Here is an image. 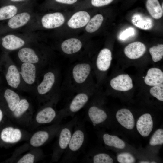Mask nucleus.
I'll list each match as a JSON object with an SVG mask.
<instances>
[{
    "mask_svg": "<svg viewBox=\"0 0 163 163\" xmlns=\"http://www.w3.org/2000/svg\"><path fill=\"white\" fill-rule=\"evenodd\" d=\"M55 109L51 106H48L39 111L37 115L36 120L40 124L50 123L57 117Z\"/></svg>",
    "mask_w": 163,
    "mask_h": 163,
    "instance_id": "21",
    "label": "nucleus"
},
{
    "mask_svg": "<svg viewBox=\"0 0 163 163\" xmlns=\"http://www.w3.org/2000/svg\"><path fill=\"white\" fill-rule=\"evenodd\" d=\"M3 117V114L2 110L0 109V122L2 120Z\"/></svg>",
    "mask_w": 163,
    "mask_h": 163,
    "instance_id": "41",
    "label": "nucleus"
},
{
    "mask_svg": "<svg viewBox=\"0 0 163 163\" xmlns=\"http://www.w3.org/2000/svg\"><path fill=\"white\" fill-rule=\"evenodd\" d=\"M18 56L23 62L34 64L39 61V57L34 50L28 47L21 48L18 53Z\"/></svg>",
    "mask_w": 163,
    "mask_h": 163,
    "instance_id": "18",
    "label": "nucleus"
},
{
    "mask_svg": "<svg viewBox=\"0 0 163 163\" xmlns=\"http://www.w3.org/2000/svg\"><path fill=\"white\" fill-rule=\"evenodd\" d=\"M21 74L24 81L29 84H33L36 78V67L33 64L23 63L21 66Z\"/></svg>",
    "mask_w": 163,
    "mask_h": 163,
    "instance_id": "24",
    "label": "nucleus"
},
{
    "mask_svg": "<svg viewBox=\"0 0 163 163\" xmlns=\"http://www.w3.org/2000/svg\"><path fill=\"white\" fill-rule=\"evenodd\" d=\"M6 78L8 85L10 86L15 88L18 87L20 82V76L16 66L11 65L9 66Z\"/></svg>",
    "mask_w": 163,
    "mask_h": 163,
    "instance_id": "26",
    "label": "nucleus"
},
{
    "mask_svg": "<svg viewBox=\"0 0 163 163\" xmlns=\"http://www.w3.org/2000/svg\"><path fill=\"white\" fill-rule=\"evenodd\" d=\"M35 158L34 155L31 153L24 155L17 162L18 163H33Z\"/></svg>",
    "mask_w": 163,
    "mask_h": 163,
    "instance_id": "38",
    "label": "nucleus"
},
{
    "mask_svg": "<svg viewBox=\"0 0 163 163\" xmlns=\"http://www.w3.org/2000/svg\"><path fill=\"white\" fill-rule=\"evenodd\" d=\"M36 14L30 9L21 12L8 20L0 22V35L21 30L30 23Z\"/></svg>",
    "mask_w": 163,
    "mask_h": 163,
    "instance_id": "6",
    "label": "nucleus"
},
{
    "mask_svg": "<svg viewBox=\"0 0 163 163\" xmlns=\"http://www.w3.org/2000/svg\"><path fill=\"white\" fill-rule=\"evenodd\" d=\"M82 162L94 163H112L113 160L108 154L103 152H88L84 156Z\"/></svg>",
    "mask_w": 163,
    "mask_h": 163,
    "instance_id": "22",
    "label": "nucleus"
},
{
    "mask_svg": "<svg viewBox=\"0 0 163 163\" xmlns=\"http://www.w3.org/2000/svg\"><path fill=\"white\" fill-rule=\"evenodd\" d=\"M4 96L9 108L14 111L20 101L19 95L14 91L8 89L5 91Z\"/></svg>",
    "mask_w": 163,
    "mask_h": 163,
    "instance_id": "30",
    "label": "nucleus"
},
{
    "mask_svg": "<svg viewBox=\"0 0 163 163\" xmlns=\"http://www.w3.org/2000/svg\"><path fill=\"white\" fill-rule=\"evenodd\" d=\"M65 21L64 15L59 12L40 15L36 13L30 23L21 30L23 32H34L41 29L51 30L59 28Z\"/></svg>",
    "mask_w": 163,
    "mask_h": 163,
    "instance_id": "3",
    "label": "nucleus"
},
{
    "mask_svg": "<svg viewBox=\"0 0 163 163\" xmlns=\"http://www.w3.org/2000/svg\"><path fill=\"white\" fill-rule=\"evenodd\" d=\"M116 118L119 123L126 128L131 130L135 126V120L130 111L125 108L118 110L116 114Z\"/></svg>",
    "mask_w": 163,
    "mask_h": 163,
    "instance_id": "17",
    "label": "nucleus"
},
{
    "mask_svg": "<svg viewBox=\"0 0 163 163\" xmlns=\"http://www.w3.org/2000/svg\"><path fill=\"white\" fill-rule=\"evenodd\" d=\"M136 126L138 131L142 136H148L153 126V120L151 115L146 113L141 116L137 122Z\"/></svg>",
    "mask_w": 163,
    "mask_h": 163,
    "instance_id": "14",
    "label": "nucleus"
},
{
    "mask_svg": "<svg viewBox=\"0 0 163 163\" xmlns=\"http://www.w3.org/2000/svg\"><path fill=\"white\" fill-rule=\"evenodd\" d=\"M135 34V30L132 27H129L120 33L119 38L121 40H124Z\"/></svg>",
    "mask_w": 163,
    "mask_h": 163,
    "instance_id": "36",
    "label": "nucleus"
},
{
    "mask_svg": "<svg viewBox=\"0 0 163 163\" xmlns=\"http://www.w3.org/2000/svg\"><path fill=\"white\" fill-rule=\"evenodd\" d=\"M112 59L111 51L104 48L99 52L96 59L95 66L99 72H105L109 69Z\"/></svg>",
    "mask_w": 163,
    "mask_h": 163,
    "instance_id": "11",
    "label": "nucleus"
},
{
    "mask_svg": "<svg viewBox=\"0 0 163 163\" xmlns=\"http://www.w3.org/2000/svg\"><path fill=\"white\" fill-rule=\"evenodd\" d=\"M132 24L142 29L147 30L152 28L153 26L152 20L151 18L140 13H136L132 17Z\"/></svg>",
    "mask_w": 163,
    "mask_h": 163,
    "instance_id": "23",
    "label": "nucleus"
},
{
    "mask_svg": "<svg viewBox=\"0 0 163 163\" xmlns=\"http://www.w3.org/2000/svg\"><path fill=\"white\" fill-rule=\"evenodd\" d=\"M10 2L12 3V4H18L19 3L26 2L28 0H8Z\"/></svg>",
    "mask_w": 163,
    "mask_h": 163,
    "instance_id": "40",
    "label": "nucleus"
},
{
    "mask_svg": "<svg viewBox=\"0 0 163 163\" xmlns=\"http://www.w3.org/2000/svg\"><path fill=\"white\" fill-rule=\"evenodd\" d=\"M114 0H90V3L92 6L99 7L107 5Z\"/></svg>",
    "mask_w": 163,
    "mask_h": 163,
    "instance_id": "37",
    "label": "nucleus"
},
{
    "mask_svg": "<svg viewBox=\"0 0 163 163\" xmlns=\"http://www.w3.org/2000/svg\"><path fill=\"white\" fill-rule=\"evenodd\" d=\"M29 107V104L27 100H21L14 111V116L17 118L19 117L28 109Z\"/></svg>",
    "mask_w": 163,
    "mask_h": 163,
    "instance_id": "32",
    "label": "nucleus"
},
{
    "mask_svg": "<svg viewBox=\"0 0 163 163\" xmlns=\"http://www.w3.org/2000/svg\"><path fill=\"white\" fill-rule=\"evenodd\" d=\"M22 136L20 129L9 127L5 128L2 131L0 137L2 141L9 143H14L19 141Z\"/></svg>",
    "mask_w": 163,
    "mask_h": 163,
    "instance_id": "20",
    "label": "nucleus"
},
{
    "mask_svg": "<svg viewBox=\"0 0 163 163\" xmlns=\"http://www.w3.org/2000/svg\"><path fill=\"white\" fill-rule=\"evenodd\" d=\"M83 43L79 39L72 38L62 42L60 48L62 51L67 55H73L79 52L83 47Z\"/></svg>",
    "mask_w": 163,
    "mask_h": 163,
    "instance_id": "12",
    "label": "nucleus"
},
{
    "mask_svg": "<svg viewBox=\"0 0 163 163\" xmlns=\"http://www.w3.org/2000/svg\"><path fill=\"white\" fill-rule=\"evenodd\" d=\"M26 3L10 4L0 8V22L8 20L22 11L31 9Z\"/></svg>",
    "mask_w": 163,
    "mask_h": 163,
    "instance_id": "9",
    "label": "nucleus"
},
{
    "mask_svg": "<svg viewBox=\"0 0 163 163\" xmlns=\"http://www.w3.org/2000/svg\"><path fill=\"white\" fill-rule=\"evenodd\" d=\"M23 33L14 32L0 35V43L5 49L13 50L20 49L27 43L35 42L38 39V34L35 32Z\"/></svg>",
    "mask_w": 163,
    "mask_h": 163,
    "instance_id": "5",
    "label": "nucleus"
},
{
    "mask_svg": "<svg viewBox=\"0 0 163 163\" xmlns=\"http://www.w3.org/2000/svg\"><path fill=\"white\" fill-rule=\"evenodd\" d=\"M91 18L88 12L80 11L75 13L70 18L67 22L70 28L76 29L85 26Z\"/></svg>",
    "mask_w": 163,
    "mask_h": 163,
    "instance_id": "13",
    "label": "nucleus"
},
{
    "mask_svg": "<svg viewBox=\"0 0 163 163\" xmlns=\"http://www.w3.org/2000/svg\"><path fill=\"white\" fill-rule=\"evenodd\" d=\"M117 159L118 162L120 163H134L135 162V158L129 153H122L118 154Z\"/></svg>",
    "mask_w": 163,
    "mask_h": 163,
    "instance_id": "35",
    "label": "nucleus"
},
{
    "mask_svg": "<svg viewBox=\"0 0 163 163\" xmlns=\"http://www.w3.org/2000/svg\"><path fill=\"white\" fill-rule=\"evenodd\" d=\"M56 79V75L53 72L49 71L46 73L43 81L37 87L39 94L44 95L50 92L55 84Z\"/></svg>",
    "mask_w": 163,
    "mask_h": 163,
    "instance_id": "16",
    "label": "nucleus"
},
{
    "mask_svg": "<svg viewBox=\"0 0 163 163\" xmlns=\"http://www.w3.org/2000/svg\"><path fill=\"white\" fill-rule=\"evenodd\" d=\"M151 163H156V162H154V161H153V162H151Z\"/></svg>",
    "mask_w": 163,
    "mask_h": 163,
    "instance_id": "43",
    "label": "nucleus"
},
{
    "mask_svg": "<svg viewBox=\"0 0 163 163\" xmlns=\"http://www.w3.org/2000/svg\"><path fill=\"white\" fill-rule=\"evenodd\" d=\"M104 20L102 15L98 14L90 19L85 26V30L89 33L94 32L97 30L101 26Z\"/></svg>",
    "mask_w": 163,
    "mask_h": 163,
    "instance_id": "29",
    "label": "nucleus"
},
{
    "mask_svg": "<svg viewBox=\"0 0 163 163\" xmlns=\"http://www.w3.org/2000/svg\"><path fill=\"white\" fill-rule=\"evenodd\" d=\"M93 68L92 64L88 61H82L73 64L69 69L67 79L68 89L75 93L93 85Z\"/></svg>",
    "mask_w": 163,
    "mask_h": 163,
    "instance_id": "1",
    "label": "nucleus"
},
{
    "mask_svg": "<svg viewBox=\"0 0 163 163\" xmlns=\"http://www.w3.org/2000/svg\"><path fill=\"white\" fill-rule=\"evenodd\" d=\"M146 7L149 14L153 18L158 19L162 16L163 8L158 0H147Z\"/></svg>",
    "mask_w": 163,
    "mask_h": 163,
    "instance_id": "25",
    "label": "nucleus"
},
{
    "mask_svg": "<svg viewBox=\"0 0 163 163\" xmlns=\"http://www.w3.org/2000/svg\"><path fill=\"white\" fill-rule=\"evenodd\" d=\"M56 4L71 5L77 3L78 0H53Z\"/></svg>",
    "mask_w": 163,
    "mask_h": 163,
    "instance_id": "39",
    "label": "nucleus"
},
{
    "mask_svg": "<svg viewBox=\"0 0 163 163\" xmlns=\"http://www.w3.org/2000/svg\"><path fill=\"white\" fill-rule=\"evenodd\" d=\"M149 53L152 56V60L155 62L160 61L163 56V45L158 44L151 47Z\"/></svg>",
    "mask_w": 163,
    "mask_h": 163,
    "instance_id": "31",
    "label": "nucleus"
},
{
    "mask_svg": "<svg viewBox=\"0 0 163 163\" xmlns=\"http://www.w3.org/2000/svg\"><path fill=\"white\" fill-rule=\"evenodd\" d=\"M84 108L86 119L93 126L99 125L107 120L108 117L107 113L97 104L93 96Z\"/></svg>",
    "mask_w": 163,
    "mask_h": 163,
    "instance_id": "8",
    "label": "nucleus"
},
{
    "mask_svg": "<svg viewBox=\"0 0 163 163\" xmlns=\"http://www.w3.org/2000/svg\"><path fill=\"white\" fill-rule=\"evenodd\" d=\"M110 85L113 89L123 91H128L133 86L132 79L128 74H121L113 78Z\"/></svg>",
    "mask_w": 163,
    "mask_h": 163,
    "instance_id": "10",
    "label": "nucleus"
},
{
    "mask_svg": "<svg viewBox=\"0 0 163 163\" xmlns=\"http://www.w3.org/2000/svg\"><path fill=\"white\" fill-rule=\"evenodd\" d=\"M50 133L47 130H41L36 132L30 139V144L35 147L42 145L49 139L50 136Z\"/></svg>",
    "mask_w": 163,
    "mask_h": 163,
    "instance_id": "27",
    "label": "nucleus"
},
{
    "mask_svg": "<svg viewBox=\"0 0 163 163\" xmlns=\"http://www.w3.org/2000/svg\"><path fill=\"white\" fill-rule=\"evenodd\" d=\"M104 144L109 147H113L119 149H123L126 146L124 142L117 136L105 133L102 137Z\"/></svg>",
    "mask_w": 163,
    "mask_h": 163,
    "instance_id": "28",
    "label": "nucleus"
},
{
    "mask_svg": "<svg viewBox=\"0 0 163 163\" xmlns=\"http://www.w3.org/2000/svg\"><path fill=\"white\" fill-rule=\"evenodd\" d=\"M93 85L75 93V94L64 108L59 111L62 119L75 115L85 107L94 93Z\"/></svg>",
    "mask_w": 163,
    "mask_h": 163,
    "instance_id": "4",
    "label": "nucleus"
},
{
    "mask_svg": "<svg viewBox=\"0 0 163 163\" xmlns=\"http://www.w3.org/2000/svg\"><path fill=\"white\" fill-rule=\"evenodd\" d=\"M149 143L152 146L162 145L163 144L162 129H158L155 132L150 140Z\"/></svg>",
    "mask_w": 163,
    "mask_h": 163,
    "instance_id": "33",
    "label": "nucleus"
},
{
    "mask_svg": "<svg viewBox=\"0 0 163 163\" xmlns=\"http://www.w3.org/2000/svg\"><path fill=\"white\" fill-rule=\"evenodd\" d=\"M146 50L145 45L143 43L139 41L130 43L124 49L126 56L131 59H138L145 53Z\"/></svg>",
    "mask_w": 163,
    "mask_h": 163,
    "instance_id": "15",
    "label": "nucleus"
},
{
    "mask_svg": "<svg viewBox=\"0 0 163 163\" xmlns=\"http://www.w3.org/2000/svg\"><path fill=\"white\" fill-rule=\"evenodd\" d=\"M144 82L147 85L154 86L163 83V72L159 69L152 68L147 71L144 78Z\"/></svg>",
    "mask_w": 163,
    "mask_h": 163,
    "instance_id": "19",
    "label": "nucleus"
},
{
    "mask_svg": "<svg viewBox=\"0 0 163 163\" xmlns=\"http://www.w3.org/2000/svg\"><path fill=\"white\" fill-rule=\"evenodd\" d=\"M143 78H145V77L143 76Z\"/></svg>",
    "mask_w": 163,
    "mask_h": 163,
    "instance_id": "44",
    "label": "nucleus"
},
{
    "mask_svg": "<svg viewBox=\"0 0 163 163\" xmlns=\"http://www.w3.org/2000/svg\"><path fill=\"white\" fill-rule=\"evenodd\" d=\"M150 93L153 96L161 101H163V84L155 85L150 90Z\"/></svg>",
    "mask_w": 163,
    "mask_h": 163,
    "instance_id": "34",
    "label": "nucleus"
},
{
    "mask_svg": "<svg viewBox=\"0 0 163 163\" xmlns=\"http://www.w3.org/2000/svg\"><path fill=\"white\" fill-rule=\"evenodd\" d=\"M78 120L77 117H73L70 121L61 126L59 130L57 147L54 155L56 159H58L63 155L67 148L74 126Z\"/></svg>",
    "mask_w": 163,
    "mask_h": 163,
    "instance_id": "7",
    "label": "nucleus"
},
{
    "mask_svg": "<svg viewBox=\"0 0 163 163\" xmlns=\"http://www.w3.org/2000/svg\"><path fill=\"white\" fill-rule=\"evenodd\" d=\"M139 163H149V161H141L139 162Z\"/></svg>",
    "mask_w": 163,
    "mask_h": 163,
    "instance_id": "42",
    "label": "nucleus"
},
{
    "mask_svg": "<svg viewBox=\"0 0 163 163\" xmlns=\"http://www.w3.org/2000/svg\"><path fill=\"white\" fill-rule=\"evenodd\" d=\"M87 133L84 123L78 120L66 150L64 153L62 162H72L76 161L86 143Z\"/></svg>",
    "mask_w": 163,
    "mask_h": 163,
    "instance_id": "2",
    "label": "nucleus"
}]
</instances>
